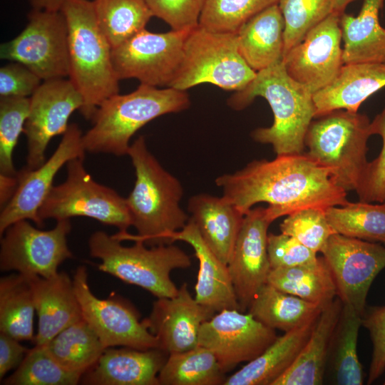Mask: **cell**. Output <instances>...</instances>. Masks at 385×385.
<instances>
[{"mask_svg": "<svg viewBox=\"0 0 385 385\" xmlns=\"http://www.w3.org/2000/svg\"><path fill=\"white\" fill-rule=\"evenodd\" d=\"M324 307L266 283L252 300L248 313L268 327L287 332L316 318Z\"/></svg>", "mask_w": 385, "mask_h": 385, "instance_id": "f546056e", "label": "cell"}, {"mask_svg": "<svg viewBox=\"0 0 385 385\" xmlns=\"http://www.w3.org/2000/svg\"><path fill=\"white\" fill-rule=\"evenodd\" d=\"M188 210L205 245L227 265L245 215L223 196L206 193L191 197Z\"/></svg>", "mask_w": 385, "mask_h": 385, "instance_id": "d4e9b609", "label": "cell"}, {"mask_svg": "<svg viewBox=\"0 0 385 385\" xmlns=\"http://www.w3.org/2000/svg\"><path fill=\"white\" fill-rule=\"evenodd\" d=\"M321 253L333 274L337 297L362 317L369 288L385 268V246L334 233Z\"/></svg>", "mask_w": 385, "mask_h": 385, "instance_id": "4fadbf2b", "label": "cell"}, {"mask_svg": "<svg viewBox=\"0 0 385 385\" xmlns=\"http://www.w3.org/2000/svg\"><path fill=\"white\" fill-rule=\"evenodd\" d=\"M26 277L38 319L35 345L46 346L65 328L83 319L81 306L73 281L66 272L49 278Z\"/></svg>", "mask_w": 385, "mask_h": 385, "instance_id": "44dd1931", "label": "cell"}, {"mask_svg": "<svg viewBox=\"0 0 385 385\" xmlns=\"http://www.w3.org/2000/svg\"><path fill=\"white\" fill-rule=\"evenodd\" d=\"M128 155L136 178L125 199L137 234L118 232L113 235L120 241H142L150 247L172 244V235L190 220L180 205L183 186L149 151L143 136L130 145Z\"/></svg>", "mask_w": 385, "mask_h": 385, "instance_id": "7a4b0ae2", "label": "cell"}, {"mask_svg": "<svg viewBox=\"0 0 385 385\" xmlns=\"http://www.w3.org/2000/svg\"><path fill=\"white\" fill-rule=\"evenodd\" d=\"M267 283L306 301L327 305L337 297V288L326 260L287 268L271 269Z\"/></svg>", "mask_w": 385, "mask_h": 385, "instance_id": "4dcf8cb0", "label": "cell"}, {"mask_svg": "<svg viewBox=\"0 0 385 385\" xmlns=\"http://www.w3.org/2000/svg\"><path fill=\"white\" fill-rule=\"evenodd\" d=\"M339 17L332 13L282 58L288 75L313 94L332 83L344 65Z\"/></svg>", "mask_w": 385, "mask_h": 385, "instance_id": "ac0fdd59", "label": "cell"}, {"mask_svg": "<svg viewBox=\"0 0 385 385\" xmlns=\"http://www.w3.org/2000/svg\"><path fill=\"white\" fill-rule=\"evenodd\" d=\"M83 106V98L69 79L44 81L31 96L24 133L27 139L26 167L35 169L45 162L51 140L63 134L71 115Z\"/></svg>", "mask_w": 385, "mask_h": 385, "instance_id": "e0dca14e", "label": "cell"}, {"mask_svg": "<svg viewBox=\"0 0 385 385\" xmlns=\"http://www.w3.org/2000/svg\"><path fill=\"white\" fill-rule=\"evenodd\" d=\"M93 3L98 24L112 49L145 29L153 16L145 0H94Z\"/></svg>", "mask_w": 385, "mask_h": 385, "instance_id": "d590c367", "label": "cell"}, {"mask_svg": "<svg viewBox=\"0 0 385 385\" xmlns=\"http://www.w3.org/2000/svg\"><path fill=\"white\" fill-rule=\"evenodd\" d=\"M186 91L158 88L140 83L133 92L105 100L96 110L93 126L83 135V145L91 153L128 155L132 136L150 120L187 109Z\"/></svg>", "mask_w": 385, "mask_h": 385, "instance_id": "5b68a950", "label": "cell"}, {"mask_svg": "<svg viewBox=\"0 0 385 385\" xmlns=\"http://www.w3.org/2000/svg\"><path fill=\"white\" fill-rule=\"evenodd\" d=\"M383 4L384 0H364L357 16H340L344 64L385 63V29L379 19Z\"/></svg>", "mask_w": 385, "mask_h": 385, "instance_id": "f1b7e54d", "label": "cell"}, {"mask_svg": "<svg viewBox=\"0 0 385 385\" xmlns=\"http://www.w3.org/2000/svg\"><path fill=\"white\" fill-rule=\"evenodd\" d=\"M61 11L68 26V79L82 96L81 114L92 120L99 106L119 91L112 47L98 24L93 1L67 0Z\"/></svg>", "mask_w": 385, "mask_h": 385, "instance_id": "277c9868", "label": "cell"}, {"mask_svg": "<svg viewBox=\"0 0 385 385\" xmlns=\"http://www.w3.org/2000/svg\"><path fill=\"white\" fill-rule=\"evenodd\" d=\"M214 314L192 297L185 282L175 295L158 298L144 321L157 337L159 349L170 354L198 346L201 326Z\"/></svg>", "mask_w": 385, "mask_h": 385, "instance_id": "ffe728a7", "label": "cell"}, {"mask_svg": "<svg viewBox=\"0 0 385 385\" xmlns=\"http://www.w3.org/2000/svg\"><path fill=\"white\" fill-rule=\"evenodd\" d=\"M82 375L62 366L45 346L29 349L16 371L3 381L6 385H75Z\"/></svg>", "mask_w": 385, "mask_h": 385, "instance_id": "74e56055", "label": "cell"}, {"mask_svg": "<svg viewBox=\"0 0 385 385\" xmlns=\"http://www.w3.org/2000/svg\"><path fill=\"white\" fill-rule=\"evenodd\" d=\"M361 326L368 330L373 345L367 379V384H371L385 370V306L366 308Z\"/></svg>", "mask_w": 385, "mask_h": 385, "instance_id": "bcb514c9", "label": "cell"}, {"mask_svg": "<svg viewBox=\"0 0 385 385\" xmlns=\"http://www.w3.org/2000/svg\"><path fill=\"white\" fill-rule=\"evenodd\" d=\"M384 384L385 385V381H384Z\"/></svg>", "mask_w": 385, "mask_h": 385, "instance_id": "f5cc1de1", "label": "cell"}, {"mask_svg": "<svg viewBox=\"0 0 385 385\" xmlns=\"http://www.w3.org/2000/svg\"><path fill=\"white\" fill-rule=\"evenodd\" d=\"M73 281L83 319L106 348L122 346L140 350L159 349L157 337L144 319L140 321L133 308L116 299H102L92 293L85 267L76 270Z\"/></svg>", "mask_w": 385, "mask_h": 385, "instance_id": "5bb4252c", "label": "cell"}, {"mask_svg": "<svg viewBox=\"0 0 385 385\" xmlns=\"http://www.w3.org/2000/svg\"><path fill=\"white\" fill-rule=\"evenodd\" d=\"M256 74L240 53L236 33L215 32L198 25L185 39L182 64L170 87L186 91L210 83L237 92Z\"/></svg>", "mask_w": 385, "mask_h": 385, "instance_id": "ba28073f", "label": "cell"}, {"mask_svg": "<svg viewBox=\"0 0 385 385\" xmlns=\"http://www.w3.org/2000/svg\"><path fill=\"white\" fill-rule=\"evenodd\" d=\"M325 214L335 233L385 244V202H349L329 207Z\"/></svg>", "mask_w": 385, "mask_h": 385, "instance_id": "8d00e7d4", "label": "cell"}, {"mask_svg": "<svg viewBox=\"0 0 385 385\" xmlns=\"http://www.w3.org/2000/svg\"><path fill=\"white\" fill-rule=\"evenodd\" d=\"M334 0H279L284 21V56L332 13Z\"/></svg>", "mask_w": 385, "mask_h": 385, "instance_id": "ab89813d", "label": "cell"}, {"mask_svg": "<svg viewBox=\"0 0 385 385\" xmlns=\"http://www.w3.org/2000/svg\"><path fill=\"white\" fill-rule=\"evenodd\" d=\"M67 177L53 186L38 210L39 217L56 221L72 217H88L127 232L131 219L126 199L111 188L96 182L87 173L83 158L66 163Z\"/></svg>", "mask_w": 385, "mask_h": 385, "instance_id": "9c48e42d", "label": "cell"}, {"mask_svg": "<svg viewBox=\"0 0 385 385\" xmlns=\"http://www.w3.org/2000/svg\"><path fill=\"white\" fill-rule=\"evenodd\" d=\"M267 252L271 269L287 268L314 262L317 252L294 237L280 233L267 236Z\"/></svg>", "mask_w": 385, "mask_h": 385, "instance_id": "f6af8a7d", "label": "cell"}, {"mask_svg": "<svg viewBox=\"0 0 385 385\" xmlns=\"http://www.w3.org/2000/svg\"><path fill=\"white\" fill-rule=\"evenodd\" d=\"M83 134L76 123L69 124L52 155L35 169L26 166L17 172L18 185L0 215V235L13 223L21 220L33 221L43 227L38 210L52 188L54 178L62 166L74 158L84 159L86 152Z\"/></svg>", "mask_w": 385, "mask_h": 385, "instance_id": "2e32d148", "label": "cell"}, {"mask_svg": "<svg viewBox=\"0 0 385 385\" xmlns=\"http://www.w3.org/2000/svg\"><path fill=\"white\" fill-rule=\"evenodd\" d=\"M190 31L153 33L144 29L113 48L112 62L118 78L170 87L180 68Z\"/></svg>", "mask_w": 385, "mask_h": 385, "instance_id": "7c38bea8", "label": "cell"}, {"mask_svg": "<svg viewBox=\"0 0 385 385\" xmlns=\"http://www.w3.org/2000/svg\"><path fill=\"white\" fill-rule=\"evenodd\" d=\"M356 0H334L332 13L341 16L348 4Z\"/></svg>", "mask_w": 385, "mask_h": 385, "instance_id": "816d5d0a", "label": "cell"}, {"mask_svg": "<svg viewBox=\"0 0 385 385\" xmlns=\"http://www.w3.org/2000/svg\"><path fill=\"white\" fill-rule=\"evenodd\" d=\"M282 233L290 235L315 252H322L329 238L335 232L325 210L307 208L295 212L280 224Z\"/></svg>", "mask_w": 385, "mask_h": 385, "instance_id": "b9f144b4", "label": "cell"}, {"mask_svg": "<svg viewBox=\"0 0 385 385\" xmlns=\"http://www.w3.org/2000/svg\"><path fill=\"white\" fill-rule=\"evenodd\" d=\"M18 185L17 174L9 176L0 174V204L2 209L13 197Z\"/></svg>", "mask_w": 385, "mask_h": 385, "instance_id": "681fc988", "label": "cell"}, {"mask_svg": "<svg viewBox=\"0 0 385 385\" xmlns=\"http://www.w3.org/2000/svg\"><path fill=\"white\" fill-rule=\"evenodd\" d=\"M372 135H379L382 148L379 156L368 163L356 192L359 201L385 202V106L371 122Z\"/></svg>", "mask_w": 385, "mask_h": 385, "instance_id": "7bdbcfd3", "label": "cell"}, {"mask_svg": "<svg viewBox=\"0 0 385 385\" xmlns=\"http://www.w3.org/2000/svg\"><path fill=\"white\" fill-rule=\"evenodd\" d=\"M371 122L366 114L340 109L314 118L307 129L306 154L346 192L356 190L368 165Z\"/></svg>", "mask_w": 385, "mask_h": 385, "instance_id": "8992f818", "label": "cell"}, {"mask_svg": "<svg viewBox=\"0 0 385 385\" xmlns=\"http://www.w3.org/2000/svg\"><path fill=\"white\" fill-rule=\"evenodd\" d=\"M45 346L62 366L82 376L106 349L83 319L65 328Z\"/></svg>", "mask_w": 385, "mask_h": 385, "instance_id": "e575fe53", "label": "cell"}, {"mask_svg": "<svg viewBox=\"0 0 385 385\" xmlns=\"http://www.w3.org/2000/svg\"><path fill=\"white\" fill-rule=\"evenodd\" d=\"M113 235L93 232L88 239L92 257L101 260L98 269L122 281L138 286L157 298L170 297L178 288L170 277L172 271L191 265L190 256L172 244L148 248L142 241L130 247L121 245Z\"/></svg>", "mask_w": 385, "mask_h": 385, "instance_id": "52a82bcc", "label": "cell"}, {"mask_svg": "<svg viewBox=\"0 0 385 385\" xmlns=\"http://www.w3.org/2000/svg\"><path fill=\"white\" fill-rule=\"evenodd\" d=\"M277 337L275 330L238 309H223L201 326L198 345L210 349L226 374L260 356Z\"/></svg>", "mask_w": 385, "mask_h": 385, "instance_id": "9a60e30c", "label": "cell"}, {"mask_svg": "<svg viewBox=\"0 0 385 385\" xmlns=\"http://www.w3.org/2000/svg\"><path fill=\"white\" fill-rule=\"evenodd\" d=\"M317 317L277 337L260 356L227 377L223 385H272L295 361Z\"/></svg>", "mask_w": 385, "mask_h": 385, "instance_id": "4316f807", "label": "cell"}, {"mask_svg": "<svg viewBox=\"0 0 385 385\" xmlns=\"http://www.w3.org/2000/svg\"><path fill=\"white\" fill-rule=\"evenodd\" d=\"M343 304L337 297L324 307L292 366L272 385H320L324 382L332 337Z\"/></svg>", "mask_w": 385, "mask_h": 385, "instance_id": "484cf974", "label": "cell"}, {"mask_svg": "<svg viewBox=\"0 0 385 385\" xmlns=\"http://www.w3.org/2000/svg\"><path fill=\"white\" fill-rule=\"evenodd\" d=\"M71 230L70 219L58 220L49 230L36 228L28 220L13 223L1 236V270L26 277L56 275L58 266L72 257L67 244Z\"/></svg>", "mask_w": 385, "mask_h": 385, "instance_id": "8fae6325", "label": "cell"}, {"mask_svg": "<svg viewBox=\"0 0 385 385\" xmlns=\"http://www.w3.org/2000/svg\"><path fill=\"white\" fill-rule=\"evenodd\" d=\"M30 106V98H0V172L16 175L12 154L24 132Z\"/></svg>", "mask_w": 385, "mask_h": 385, "instance_id": "60d3db41", "label": "cell"}, {"mask_svg": "<svg viewBox=\"0 0 385 385\" xmlns=\"http://www.w3.org/2000/svg\"><path fill=\"white\" fill-rule=\"evenodd\" d=\"M257 97L268 102L274 120L270 127L254 130L252 138L272 145L277 155L304 153L306 133L315 117L313 93L288 75L282 61L257 72L252 81L235 92L228 103L242 110Z\"/></svg>", "mask_w": 385, "mask_h": 385, "instance_id": "3957f363", "label": "cell"}, {"mask_svg": "<svg viewBox=\"0 0 385 385\" xmlns=\"http://www.w3.org/2000/svg\"><path fill=\"white\" fill-rule=\"evenodd\" d=\"M284 21L278 4L260 11L237 31L240 53L258 72L282 61Z\"/></svg>", "mask_w": 385, "mask_h": 385, "instance_id": "83f0119b", "label": "cell"}, {"mask_svg": "<svg viewBox=\"0 0 385 385\" xmlns=\"http://www.w3.org/2000/svg\"><path fill=\"white\" fill-rule=\"evenodd\" d=\"M385 87V63L344 64L329 86L313 94L315 117L335 110L358 112L361 103Z\"/></svg>", "mask_w": 385, "mask_h": 385, "instance_id": "cb8c5ba5", "label": "cell"}, {"mask_svg": "<svg viewBox=\"0 0 385 385\" xmlns=\"http://www.w3.org/2000/svg\"><path fill=\"white\" fill-rule=\"evenodd\" d=\"M171 240L173 243L175 241L187 242L195 251L199 262L195 287L197 302L215 314L223 309L239 310L227 265L205 245L190 218L182 230L172 235Z\"/></svg>", "mask_w": 385, "mask_h": 385, "instance_id": "603a6c76", "label": "cell"}, {"mask_svg": "<svg viewBox=\"0 0 385 385\" xmlns=\"http://www.w3.org/2000/svg\"><path fill=\"white\" fill-rule=\"evenodd\" d=\"M226 378L215 354L200 345L168 354L158 374L162 385H223Z\"/></svg>", "mask_w": 385, "mask_h": 385, "instance_id": "836d02e7", "label": "cell"}, {"mask_svg": "<svg viewBox=\"0 0 385 385\" xmlns=\"http://www.w3.org/2000/svg\"><path fill=\"white\" fill-rule=\"evenodd\" d=\"M20 341L0 332V379L22 362L29 349Z\"/></svg>", "mask_w": 385, "mask_h": 385, "instance_id": "c3c4849f", "label": "cell"}, {"mask_svg": "<svg viewBox=\"0 0 385 385\" xmlns=\"http://www.w3.org/2000/svg\"><path fill=\"white\" fill-rule=\"evenodd\" d=\"M215 184L244 215L255 204L267 202L274 220L307 208L326 210L349 202L347 192L329 170L305 152L255 160L233 173L220 175Z\"/></svg>", "mask_w": 385, "mask_h": 385, "instance_id": "6da1fadb", "label": "cell"}, {"mask_svg": "<svg viewBox=\"0 0 385 385\" xmlns=\"http://www.w3.org/2000/svg\"><path fill=\"white\" fill-rule=\"evenodd\" d=\"M36 311L29 279L16 273L0 279V332L19 341L34 339Z\"/></svg>", "mask_w": 385, "mask_h": 385, "instance_id": "d6a6232c", "label": "cell"}, {"mask_svg": "<svg viewBox=\"0 0 385 385\" xmlns=\"http://www.w3.org/2000/svg\"><path fill=\"white\" fill-rule=\"evenodd\" d=\"M153 16L158 17L172 30L189 31L199 25L206 0H145Z\"/></svg>", "mask_w": 385, "mask_h": 385, "instance_id": "ee69618b", "label": "cell"}, {"mask_svg": "<svg viewBox=\"0 0 385 385\" xmlns=\"http://www.w3.org/2000/svg\"><path fill=\"white\" fill-rule=\"evenodd\" d=\"M274 221L264 207L250 209L242 223L227 263L239 310L245 312L271 270L267 252V230Z\"/></svg>", "mask_w": 385, "mask_h": 385, "instance_id": "d6986e66", "label": "cell"}, {"mask_svg": "<svg viewBox=\"0 0 385 385\" xmlns=\"http://www.w3.org/2000/svg\"><path fill=\"white\" fill-rule=\"evenodd\" d=\"M25 29L0 46V57L20 63L43 81L69 75L68 26L61 11L32 9Z\"/></svg>", "mask_w": 385, "mask_h": 385, "instance_id": "30bf717a", "label": "cell"}, {"mask_svg": "<svg viewBox=\"0 0 385 385\" xmlns=\"http://www.w3.org/2000/svg\"><path fill=\"white\" fill-rule=\"evenodd\" d=\"M67 0H29L34 9L57 11Z\"/></svg>", "mask_w": 385, "mask_h": 385, "instance_id": "f907efd6", "label": "cell"}, {"mask_svg": "<svg viewBox=\"0 0 385 385\" xmlns=\"http://www.w3.org/2000/svg\"><path fill=\"white\" fill-rule=\"evenodd\" d=\"M41 81L26 66L12 61L0 68V98H29Z\"/></svg>", "mask_w": 385, "mask_h": 385, "instance_id": "7dc6e473", "label": "cell"}, {"mask_svg": "<svg viewBox=\"0 0 385 385\" xmlns=\"http://www.w3.org/2000/svg\"><path fill=\"white\" fill-rule=\"evenodd\" d=\"M168 354L155 348H106L81 381L93 385H159L158 374Z\"/></svg>", "mask_w": 385, "mask_h": 385, "instance_id": "7402d4cb", "label": "cell"}, {"mask_svg": "<svg viewBox=\"0 0 385 385\" xmlns=\"http://www.w3.org/2000/svg\"><path fill=\"white\" fill-rule=\"evenodd\" d=\"M279 0H206L199 25L212 31L237 33L254 16Z\"/></svg>", "mask_w": 385, "mask_h": 385, "instance_id": "f35d334b", "label": "cell"}, {"mask_svg": "<svg viewBox=\"0 0 385 385\" xmlns=\"http://www.w3.org/2000/svg\"><path fill=\"white\" fill-rule=\"evenodd\" d=\"M361 326V316L349 305L343 304L332 337L327 364L335 384H363V371L357 354Z\"/></svg>", "mask_w": 385, "mask_h": 385, "instance_id": "1f68e13d", "label": "cell"}]
</instances>
